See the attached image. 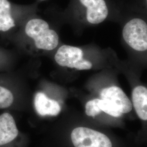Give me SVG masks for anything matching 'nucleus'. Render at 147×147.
Masks as SVG:
<instances>
[{"label": "nucleus", "instance_id": "1", "mask_svg": "<svg viewBox=\"0 0 147 147\" xmlns=\"http://www.w3.org/2000/svg\"><path fill=\"white\" fill-rule=\"evenodd\" d=\"M28 37L34 39L35 45L39 49L52 50L57 47L59 41L57 33L49 28L47 22L40 19L28 21L25 27Z\"/></svg>", "mask_w": 147, "mask_h": 147}, {"label": "nucleus", "instance_id": "2", "mask_svg": "<svg viewBox=\"0 0 147 147\" xmlns=\"http://www.w3.org/2000/svg\"><path fill=\"white\" fill-rule=\"evenodd\" d=\"M24 138L14 116L9 112L0 115V147H22Z\"/></svg>", "mask_w": 147, "mask_h": 147}, {"label": "nucleus", "instance_id": "3", "mask_svg": "<svg viewBox=\"0 0 147 147\" xmlns=\"http://www.w3.org/2000/svg\"><path fill=\"white\" fill-rule=\"evenodd\" d=\"M123 37L133 49L144 51L147 49V25L141 19H133L123 28Z\"/></svg>", "mask_w": 147, "mask_h": 147}, {"label": "nucleus", "instance_id": "4", "mask_svg": "<svg viewBox=\"0 0 147 147\" xmlns=\"http://www.w3.org/2000/svg\"><path fill=\"white\" fill-rule=\"evenodd\" d=\"M71 139L75 147H112V143L108 137L84 127L74 129Z\"/></svg>", "mask_w": 147, "mask_h": 147}, {"label": "nucleus", "instance_id": "5", "mask_svg": "<svg viewBox=\"0 0 147 147\" xmlns=\"http://www.w3.org/2000/svg\"><path fill=\"white\" fill-rule=\"evenodd\" d=\"M101 99L107 100L115 105L122 113H127L132 109L131 102L123 90L112 86L102 89L100 93Z\"/></svg>", "mask_w": 147, "mask_h": 147}, {"label": "nucleus", "instance_id": "6", "mask_svg": "<svg viewBox=\"0 0 147 147\" xmlns=\"http://www.w3.org/2000/svg\"><path fill=\"white\" fill-rule=\"evenodd\" d=\"M83 57L84 53L79 47L63 45L58 49L55 56V59L60 66L75 68Z\"/></svg>", "mask_w": 147, "mask_h": 147}, {"label": "nucleus", "instance_id": "7", "mask_svg": "<svg viewBox=\"0 0 147 147\" xmlns=\"http://www.w3.org/2000/svg\"><path fill=\"white\" fill-rule=\"evenodd\" d=\"M87 8V19L93 24L104 21L109 14V10L104 0H80Z\"/></svg>", "mask_w": 147, "mask_h": 147}, {"label": "nucleus", "instance_id": "8", "mask_svg": "<svg viewBox=\"0 0 147 147\" xmlns=\"http://www.w3.org/2000/svg\"><path fill=\"white\" fill-rule=\"evenodd\" d=\"M34 105L37 113L42 117L57 116L61 111V107L57 101L49 98L40 92L35 95Z\"/></svg>", "mask_w": 147, "mask_h": 147}, {"label": "nucleus", "instance_id": "9", "mask_svg": "<svg viewBox=\"0 0 147 147\" xmlns=\"http://www.w3.org/2000/svg\"><path fill=\"white\" fill-rule=\"evenodd\" d=\"M132 98L137 115L142 120L147 121V88L142 86L135 87L132 92Z\"/></svg>", "mask_w": 147, "mask_h": 147}, {"label": "nucleus", "instance_id": "10", "mask_svg": "<svg viewBox=\"0 0 147 147\" xmlns=\"http://www.w3.org/2000/svg\"><path fill=\"white\" fill-rule=\"evenodd\" d=\"M11 3L8 0H0V31L5 32L15 26L11 15Z\"/></svg>", "mask_w": 147, "mask_h": 147}, {"label": "nucleus", "instance_id": "11", "mask_svg": "<svg viewBox=\"0 0 147 147\" xmlns=\"http://www.w3.org/2000/svg\"><path fill=\"white\" fill-rule=\"evenodd\" d=\"M16 104L14 89L5 84H0V110H14Z\"/></svg>", "mask_w": 147, "mask_h": 147}, {"label": "nucleus", "instance_id": "12", "mask_svg": "<svg viewBox=\"0 0 147 147\" xmlns=\"http://www.w3.org/2000/svg\"><path fill=\"white\" fill-rule=\"evenodd\" d=\"M98 106L101 110L110 116L119 117L123 114L115 105L108 100L99 99Z\"/></svg>", "mask_w": 147, "mask_h": 147}, {"label": "nucleus", "instance_id": "13", "mask_svg": "<svg viewBox=\"0 0 147 147\" xmlns=\"http://www.w3.org/2000/svg\"><path fill=\"white\" fill-rule=\"evenodd\" d=\"M99 99L90 100L86 105V113L89 117H95L102 112L98 106Z\"/></svg>", "mask_w": 147, "mask_h": 147}, {"label": "nucleus", "instance_id": "14", "mask_svg": "<svg viewBox=\"0 0 147 147\" xmlns=\"http://www.w3.org/2000/svg\"><path fill=\"white\" fill-rule=\"evenodd\" d=\"M92 63L83 58L76 64L75 68L78 70H88L92 68Z\"/></svg>", "mask_w": 147, "mask_h": 147}]
</instances>
